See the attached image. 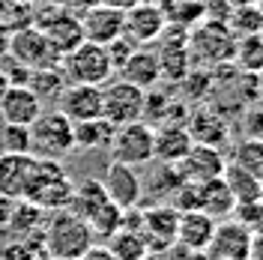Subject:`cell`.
I'll return each mask as SVG.
<instances>
[{
	"mask_svg": "<svg viewBox=\"0 0 263 260\" xmlns=\"http://www.w3.org/2000/svg\"><path fill=\"white\" fill-rule=\"evenodd\" d=\"M96 243L90 225L72 215L69 210H57L48 215L45 228H42V248L51 260H78Z\"/></svg>",
	"mask_w": 263,
	"mask_h": 260,
	"instance_id": "cell-1",
	"label": "cell"
},
{
	"mask_svg": "<svg viewBox=\"0 0 263 260\" xmlns=\"http://www.w3.org/2000/svg\"><path fill=\"white\" fill-rule=\"evenodd\" d=\"M72 189H75V182H72V177L63 171V164L57 159H36L24 200L39 207L42 212H57L69 207Z\"/></svg>",
	"mask_w": 263,
	"mask_h": 260,
	"instance_id": "cell-2",
	"label": "cell"
},
{
	"mask_svg": "<svg viewBox=\"0 0 263 260\" xmlns=\"http://www.w3.org/2000/svg\"><path fill=\"white\" fill-rule=\"evenodd\" d=\"M236 51V36L230 33L228 24L215 21H200L189 30V57L197 69H215V66H230Z\"/></svg>",
	"mask_w": 263,
	"mask_h": 260,
	"instance_id": "cell-3",
	"label": "cell"
},
{
	"mask_svg": "<svg viewBox=\"0 0 263 260\" xmlns=\"http://www.w3.org/2000/svg\"><path fill=\"white\" fill-rule=\"evenodd\" d=\"M72 150H75V123L63 117L57 108L42 111L39 120L30 126V156L60 162Z\"/></svg>",
	"mask_w": 263,
	"mask_h": 260,
	"instance_id": "cell-4",
	"label": "cell"
},
{
	"mask_svg": "<svg viewBox=\"0 0 263 260\" xmlns=\"http://www.w3.org/2000/svg\"><path fill=\"white\" fill-rule=\"evenodd\" d=\"M60 69L66 75V84H90V87H105L114 75L105 45H93V42H81L78 48L63 54Z\"/></svg>",
	"mask_w": 263,
	"mask_h": 260,
	"instance_id": "cell-5",
	"label": "cell"
},
{
	"mask_svg": "<svg viewBox=\"0 0 263 260\" xmlns=\"http://www.w3.org/2000/svg\"><path fill=\"white\" fill-rule=\"evenodd\" d=\"M153 138L156 129L144 123V120H135L126 126H117L114 138H111V162H123L129 168H141V164L153 162Z\"/></svg>",
	"mask_w": 263,
	"mask_h": 260,
	"instance_id": "cell-6",
	"label": "cell"
},
{
	"mask_svg": "<svg viewBox=\"0 0 263 260\" xmlns=\"http://www.w3.org/2000/svg\"><path fill=\"white\" fill-rule=\"evenodd\" d=\"M144 102H147V93L123 78L108 81L102 87V117L111 126H126L135 120H144Z\"/></svg>",
	"mask_w": 263,
	"mask_h": 260,
	"instance_id": "cell-7",
	"label": "cell"
},
{
	"mask_svg": "<svg viewBox=\"0 0 263 260\" xmlns=\"http://www.w3.org/2000/svg\"><path fill=\"white\" fill-rule=\"evenodd\" d=\"M15 63L27 66V69H45V66H57L60 54L51 48L48 36L39 27H21V30L9 33V54Z\"/></svg>",
	"mask_w": 263,
	"mask_h": 260,
	"instance_id": "cell-8",
	"label": "cell"
},
{
	"mask_svg": "<svg viewBox=\"0 0 263 260\" xmlns=\"http://www.w3.org/2000/svg\"><path fill=\"white\" fill-rule=\"evenodd\" d=\"M167 27V18H164V9L153 6L147 0L135 3L132 9L123 12V36L129 39L132 45L138 48H147L153 42H159V36Z\"/></svg>",
	"mask_w": 263,
	"mask_h": 260,
	"instance_id": "cell-9",
	"label": "cell"
},
{
	"mask_svg": "<svg viewBox=\"0 0 263 260\" xmlns=\"http://www.w3.org/2000/svg\"><path fill=\"white\" fill-rule=\"evenodd\" d=\"M177 221H180V212L171 203H153L147 210H141V233L147 239L149 257L164 254L177 243Z\"/></svg>",
	"mask_w": 263,
	"mask_h": 260,
	"instance_id": "cell-10",
	"label": "cell"
},
{
	"mask_svg": "<svg viewBox=\"0 0 263 260\" xmlns=\"http://www.w3.org/2000/svg\"><path fill=\"white\" fill-rule=\"evenodd\" d=\"M102 185L108 192V200L117 203L120 210L141 207L144 200V179L138 177V168H129L123 162H108L102 174Z\"/></svg>",
	"mask_w": 263,
	"mask_h": 260,
	"instance_id": "cell-11",
	"label": "cell"
},
{
	"mask_svg": "<svg viewBox=\"0 0 263 260\" xmlns=\"http://www.w3.org/2000/svg\"><path fill=\"white\" fill-rule=\"evenodd\" d=\"M251 243H254V236L239 221L224 218V221H215V233L210 239V245H206V257L210 260H248L251 257Z\"/></svg>",
	"mask_w": 263,
	"mask_h": 260,
	"instance_id": "cell-12",
	"label": "cell"
},
{
	"mask_svg": "<svg viewBox=\"0 0 263 260\" xmlns=\"http://www.w3.org/2000/svg\"><path fill=\"white\" fill-rule=\"evenodd\" d=\"M224 164H228V156L218 146L195 144L177 162V171H180V177L185 182H210V179L224 174Z\"/></svg>",
	"mask_w": 263,
	"mask_h": 260,
	"instance_id": "cell-13",
	"label": "cell"
},
{
	"mask_svg": "<svg viewBox=\"0 0 263 260\" xmlns=\"http://www.w3.org/2000/svg\"><path fill=\"white\" fill-rule=\"evenodd\" d=\"M57 111L63 117H69L72 123L96 120V117H102V87L66 84L63 93L57 96Z\"/></svg>",
	"mask_w": 263,
	"mask_h": 260,
	"instance_id": "cell-14",
	"label": "cell"
},
{
	"mask_svg": "<svg viewBox=\"0 0 263 260\" xmlns=\"http://www.w3.org/2000/svg\"><path fill=\"white\" fill-rule=\"evenodd\" d=\"M33 168H36V156L30 153H0V197L24 200Z\"/></svg>",
	"mask_w": 263,
	"mask_h": 260,
	"instance_id": "cell-15",
	"label": "cell"
},
{
	"mask_svg": "<svg viewBox=\"0 0 263 260\" xmlns=\"http://www.w3.org/2000/svg\"><path fill=\"white\" fill-rule=\"evenodd\" d=\"M81 30H84V42H93V45H108L123 36V12L114 6H105L99 3L93 9L81 12Z\"/></svg>",
	"mask_w": 263,
	"mask_h": 260,
	"instance_id": "cell-16",
	"label": "cell"
},
{
	"mask_svg": "<svg viewBox=\"0 0 263 260\" xmlns=\"http://www.w3.org/2000/svg\"><path fill=\"white\" fill-rule=\"evenodd\" d=\"M39 114H42V99L36 96L30 87H9L0 99V117L12 126H27L30 129L39 120Z\"/></svg>",
	"mask_w": 263,
	"mask_h": 260,
	"instance_id": "cell-17",
	"label": "cell"
},
{
	"mask_svg": "<svg viewBox=\"0 0 263 260\" xmlns=\"http://www.w3.org/2000/svg\"><path fill=\"white\" fill-rule=\"evenodd\" d=\"M192 146H195V141L185 129V123H162L153 138V162L177 164Z\"/></svg>",
	"mask_w": 263,
	"mask_h": 260,
	"instance_id": "cell-18",
	"label": "cell"
},
{
	"mask_svg": "<svg viewBox=\"0 0 263 260\" xmlns=\"http://www.w3.org/2000/svg\"><path fill=\"white\" fill-rule=\"evenodd\" d=\"M185 129L192 135L195 144H206V146H221L230 141V129L228 120L218 114L215 108H197L189 114V123Z\"/></svg>",
	"mask_w": 263,
	"mask_h": 260,
	"instance_id": "cell-19",
	"label": "cell"
},
{
	"mask_svg": "<svg viewBox=\"0 0 263 260\" xmlns=\"http://www.w3.org/2000/svg\"><path fill=\"white\" fill-rule=\"evenodd\" d=\"M215 233V218L206 215L203 210H189L180 212V221H177V243L182 248H195V251H206V245Z\"/></svg>",
	"mask_w": 263,
	"mask_h": 260,
	"instance_id": "cell-20",
	"label": "cell"
},
{
	"mask_svg": "<svg viewBox=\"0 0 263 260\" xmlns=\"http://www.w3.org/2000/svg\"><path fill=\"white\" fill-rule=\"evenodd\" d=\"M120 78L135 84V87H141L144 93L153 90L156 84L162 81V66H159L156 51L153 48H135L129 60L120 66Z\"/></svg>",
	"mask_w": 263,
	"mask_h": 260,
	"instance_id": "cell-21",
	"label": "cell"
},
{
	"mask_svg": "<svg viewBox=\"0 0 263 260\" xmlns=\"http://www.w3.org/2000/svg\"><path fill=\"white\" fill-rule=\"evenodd\" d=\"M108 203V192H105V185H102V179H81V182H75V189H72V197H69V207L66 210L72 212V215H78L84 221H90L93 215H96L102 207Z\"/></svg>",
	"mask_w": 263,
	"mask_h": 260,
	"instance_id": "cell-22",
	"label": "cell"
},
{
	"mask_svg": "<svg viewBox=\"0 0 263 260\" xmlns=\"http://www.w3.org/2000/svg\"><path fill=\"white\" fill-rule=\"evenodd\" d=\"M233 207H236V200L230 195L224 177L200 182V210L206 212V215H213L215 221H224V218L233 215Z\"/></svg>",
	"mask_w": 263,
	"mask_h": 260,
	"instance_id": "cell-23",
	"label": "cell"
},
{
	"mask_svg": "<svg viewBox=\"0 0 263 260\" xmlns=\"http://www.w3.org/2000/svg\"><path fill=\"white\" fill-rule=\"evenodd\" d=\"M105 245L111 248L114 260H147L149 257L147 239H144V233H138V230L120 228L114 236L105 239Z\"/></svg>",
	"mask_w": 263,
	"mask_h": 260,
	"instance_id": "cell-24",
	"label": "cell"
},
{
	"mask_svg": "<svg viewBox=\"0 0 263 260\" xmlns=\"http://www.w3.org/2000/svg\"><path fill=\"white\" fill-rule=\"evenodd\" d=\"M114 129L117 126H111L105 117L75 123V150H102V146H108L111 138H114Z\"/></svg>",
	"mask_w": 263,
	"mask_h": 260,
	"instance_id": "cell-25",
	"label": "cell"
},
{
	"mask_svg": "<svg viewBox=\"0 0 263 260\" xmlns=\"http://www.w3.org/2000/svg\"><path fill=\"white\" fill-rule=\"evenodd\" d=\"M233 66H236L239 72H251V75H260V72H263V33H251V36H236Z\"/></svg>",
	"mask_w": 263,
	"mask_h": 260,
	"instance_id": "cell-26",
	"label": "cell"
},
{
	"mask_svg": "<svg viewBox=\"0 0 263 260\" xmlns=\"http://www.w3.org/2000/svg\"><path fill=\"white\" fill-rule=\"evenodd\" d=\"M221 177H224V182H228V189H230V195H233L236 203H248V200H257L260 197V179L251 177L248 171H242L239 164L228 162Z\"/></svg>",
	"mask_w": 263,
	"mask_h": 260,
	"instance_id": "cell-27",
	"label": "cell"
},
{
	"mask_svg": "<svg viewBox=\"0 0 263 260\" xmlns=\"http://www.w3.org/2000/svg\"><path fill=\"white\" fill-rule=\"evenodd\" d=\"M230 162L239 164L242 171H248L251 177L263 179V138H248L246 135L242 141H236Z\"/></svg>",
	"mask_w": 263,
	"mask_h": 260,
	"instance_id": "cell-28",
	"label": "cell"
},
{
	"mask_svg": "<svg viewBox=\"0 0 263 260\" xmlns=\"http://www.w3.org/2000/svg\"><path fill=\"white\" fill-rule=\"evenodd\" d=\"M27 87H30L39 99H57L66 87V75H63V69H60V63L45 66V69H30Z\"/></svg>",
	"mask_w": 263,
	"mask_h": 260,
	"instance_id": "cell-29",
	"label": "cell"
},
{
	"mask_svg": "<svg viewBox=\"0 0 263 260\" xmlns=\"http://www.w3.org/2000/svg\"><path fill=\"white\" fill-rule=\"evenodd\" d=\"M228 27L233 36H251V33H263V3L254 6H233L228 18Z\"/></svg>",
	"mask_w": 263,
	"mask_h": 260,
	"instance_id": "cell-30",
	"label": "cell"
},
{
	"mask_svg": "<svg viewBox=\"0 0 263 260\" xmlns=\"http://www.w3.org/2000/svg\"><path fill=\"white\" fill-rule=\"evenodd\" d=\"M182 182L180 171H177V164H162L153 171V177L149 182H144V192H153V195L159 197V203H167V197L177 192V185Z\"/></svg>",
	"mask_w": 263,
	"mask_h": 260,
	"instance_id": "cell-31",
	"label": "cell"
},
{
	"mask_svg": "<svg viewBox=\"0 0 263 260\" xmlns=\"http://www.w3.org/2000/svg\"><path fill=\"white\" fill-rule=\"evenodd\" d=\"M167 24L182 27V30H192L195 24L203 21V0H174L167 9H164Z\"/></svg>",
	"mask_w": 263,
	"mask_h": 260,
	"instance_id": "cell-32",
	"label": "cell"
},
{
	"mask_svg": "<svg viewBox=\"0 0 263 260\" xmlns=\"http://www.w3.org/2000/svg\"><path fill=\"white\" fill-rule=\"evenodd\" d=\"M87 225H90V230H93L96 239H108V236H114L117 230H120V225H123V210L108 200V203H105V207H102Z\"/></svg>",
	"mask_w": 263,
	"mask_h": 260,
	"instance_id": "cell-33",
	"label": "cell"
},
{
	"mask_svg": "<svg viewBox=\"0 0 263 260\" xmlns=\"http://www.w3.org/2000/svg\"><path fill=\"white\" fill-rule=\"evenodd\" d=\"M233 221H239L251 236H263V200H248V203H236L233 207Z\"/></svg>",
	"mask_w": 263,
	"mask_h": 260,
	"instance_id": "cell-34",
	"label": "cell"
},
{
	"mask_svg": "<svg viewBox=\"0 0 263 260\" xmlns=\"http://www.w3.org/2000/svg\"><path fill=\"white\" fill-rule=\"evenodd\" d=\"M135 48H138V45H132L126 36H120V39H114V42H108V45H105V51H108V60H111V66H114V72H120V66L129 60Z\"/></svg>",
	"mask_w": 263,
	"mask_h": 260,
	"instance_id": "cell-35",
	"label": "cell"
},
{
	"mask_svg": "<svg viewBox=\"0 0 263 260\" xmlns=\"http://www.w3.org/2000/svg\"><path fill=\"white\" fill-rule=\"evenodd\" d=\"M48 3L60 6V9H66V12H75V15H81V12H87V9L99 6L102 0H48Z\"/></svg>",
	"mask_w": 263,
	"mask_h": 260,
	"instance_id": "cell-36",
	"label": "cell"
},
{
	"mask_svg": "<svg viewBox=\"0 0 263 260\" xmlns=\"http://www.w3.org/2000/svg\"><path fill=\"white\" fill-rule=\"evenodd\" d=\"M167 260H210L206 251H195V248H182V245H171L167 251Z\"/></svg>",
	"mask_w": 263,
	"mask_h": 260,
	"instance_id": "cell-37",
	"label": "cell"
},
{
	"mask_svg": "<svg viewBox=\"0 0 263 260\" xmlns=\"http://www.w3.org/2000/svg\"><path fill=\"white\" fill-rule=\"evenodd\" d=\"M78 260H114V254H111V248H108V245H96V243H93Z\"/></svg>",
	"mask_w": 263,
	"mask_h": 260,
	"instance_id": "cell-38",
	"label": "cell"
},
{
	"mask_svg": "<svg viewBox=\"0 0 263 260\" xmlns=\"http://www.w3.org/2000/svg\"><path fill=\"white\" fill-rule=\"evenodd\" d=\"M9 33H12V30L0 21V63H3V60H6V54H9Z\"/></svg>",
	"mask_w": 263,
	"mask_h": 260,
	"instance_id": "cell-39",
	"label": "cell"
},
{
	"mask_svg": "<svg viewBox=\"0 0 263 260\" xmlns=\"http://www.w3.org/2000/svg\"><path fill=\"white\" fill-rule=\"evenodd\" d=\"M105 6H114V9H120V12H126V9H132L135 3H141V0H102Z\"/></svg>",
	"mask_w": 263,
	"mask_h": 260,
	"instance_id": "cell-40",
	"label": "cell"
},
{
	"mask_svg": "<svg viewBox=\"0 0 263 260\" xmlns=\"http://www.w3.org/2000/svg\"><path fill=\"white\" fill-rule=\"evenodd\" d=\"M248 260H263V236H254V243H251V257Z\"/></svg>",
	"mask_w": 263,
	"mask_h": 260,
	"instance_id": "cell-41",
	"label": "cell"
},
{
	"mask_svg": "<svg viewBox=\"0 0 263 260\" xmlns=\"http://www.w3.org/2000/svg\"><path fill=\"white\" fill-rule=\"evenodd\" d=\"M18 3H21V0H0V21H3V18H6L9 12H12V9H15Z\"/></svg>",
	"mask_w": 263,
	"mask_h": 260,
	"instance_id": "cell-42",
	"label": "cell"
},
{
	"mask_svg": "<svg viewBox=\"0 0 263 260\" xmlns=\"http://www.w3.org/2000/svg\"><path fill=\"white\" fill-rule=\"evenodd\" d=\"M9 87H12V84H9V78H6V69L0 66V99H3V93H6Z\"/></svg>",
	"mask_w": 263,
	"mask_h": 260,
	"instance_id": "cell-43",
	"label": "cell"
},
{
	"mask_svg": "<svg viewBox=\"0 0 263 260\" xmlns=\"http://www.w3.org/2000/svg\"><path fill=\"white\" fill-rule=\"evenodd\" d=\"M230 6H254V3H263V0H228Z\"/></svg>",
	"mask_w": 263,
	"mask_h": 260,
	"instance_id": "cell-44",
	"label": "cell"
},
{
	"mask_svg": "<svg viewBox=\"0 0 263 260\" xmlns=\"http://www.w3.org/2000/svg\"><path fill=\"white\" fill-rule=\"evenodd\" d=\"M147 3H153V6H159V9H167L174 0H147Z\"/></svg>",
	"mask_w": 263,
	"mask_h": 260,
	"instance_id": "cell-45",
	"label": "cell"
},
{
	"mask_svg": "<svg viewBox=\"0 0 263 260\" xmlns=\"http://www.w3.org/2000/svg\"><path fill=\"white\" fill-rule=\"evenodd\" d=\"M257 87H260V96H263V72L257 75Z\"/></svg>",
	"mask_w": 263,
	"mask_h": 260,
	"instance_id": "cell-46",
	"label": "cell"
},
{
	"mask_svg": "<svg viewBox=\"0 0 263 260\" xmlns=\"http://www.w3.org/2000/svg\"><path fill=\"white\" fill-rule=\"evenodd\" d=\"M260 200H263V179H260Z\"/></svg>",
	"mask_w": 263,
	"mask_h": 260,
	"instance_id": "cell-47",
	"label": "cell"
},
{
	"mask_svg": "<svg viewBox=\"0 0 263 260\" xmlns=\"http://www.w3.org/2000/svg\"><path fill=\"white\" fill-rule=\"evenodd\" d=\"M0 260H3V257H0Z\"/></svg>",
	"mask_w": 263,
	"mask_h": 260,
	"instance_id": "cell-48",
	"label": "cell"
}]
</instances>
